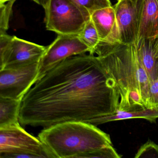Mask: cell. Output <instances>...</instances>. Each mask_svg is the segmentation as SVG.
<instances>
[{
	"instance_id": "cell-1",
	"label": "cell",
	"mask_w": 158,
	"mask_h": 158,
	"mask_svg": "<svg viewBox=\"0 0 158 158\" xmlns=\"http://www.w3.org/2000/svg\"><path fill=\"white\" fill-rule=\"evenodd\" d=\"M117 85L98 56L68 58L37 81L22 101L19 122L43 128L117 112Z\"/></svg>"
},
{
	"instance_id": "cell-2",
	"label": "cell",
	"mask_w": 158,
	"mask_h": 158,
	"mask_svg": "<svg viewBox=\"0 0 158 158\" xmlns=\"http://www.w3.org/2000/svg\"><path fill=\"white\" fill-rule=\"evenodd\" d=\"M95 53L117 85L120 97L118 110L130 111L148 108L150 81L135 44L99 41Z\"/></svg>"
},
{
	"instance_id": "cell-3",
	"label": "cell",
	"mask_w": 158,
	"mask_h": 158,
	"mask_svg": "<svg viewBox=\"0 0 158 158\" xmlns=\"http://www.w3.org/2000/svg\"><path fill=\"white\" fill-rule=\"evenodd\" d=\"M38 137L54 158H82L88 152L112 146L110 135L97 126L82 121L43 128Z\"/></svg>"
},
{
	"instance_id": "cell-4",
	"label": "cell",
	"mask_w": 158,
	"mask_h": 158,
	"mask_svg": "<svg viewBox=\"0 0 158 158\" xmlns=\"http://www.w3.org/2000/svg\"><path fill=\"white\" fill-rule=\"evenodd\" d=\"M46 13V28L58 35H78L91 19V14L71 0H50Z\"/></svg>"
},
{
	"instance_id": "cell-5",
	"label": "cell",
	"mask_w": 158,
	"mask_h": 158,
	"mask_svg": "<svg viewBox=\"0 0 158 158\" xmlns=\"http://www.w3.org/2000/svg\"><path fill=\"white\" fill-rule=\"evenodd\" d=\"M0 158H54L41 140L21 125L0 128Z\"/></svg>"
},
{
	"instance_id": "cell-6",
	"label": "cell",
	"mask_w": 158,
	"mask_h": 158,
	"mask_svg": "<svg viewBox=\"0 0 158 158\" xmlns=\"http://www.w3.org/2000/svg\"><path fill=\"white\" fill-rule=\"evenodd\" d=\"M47 48L7 34L0 35V70L39 63Z\"/></svg>"
},
{
	"instance_id": "cell-7",
	"label": "cell",
	"mask_w": 158,
	"mask_h": 158,
	"mask_svg": "<svg viewBox=\"0 0 158 158\" xmlns=\"http://www.w3.org/2000/svg\"><path fill=\"white\" fill-rule=\"evenodd\" d=\"M87 52L90 53V49L81 40L78 35H58L56 40L47 47L39 63L36 82L68 58Z\"/></svg>"
},
{
	"instance_id": "cell-8",
	"label": "cell",
	"mask_w": 158,
	"mask_h": 158,
	"mask_svg": "<svg viewBox=\"0 0 158 158\" xmlns=\"http://www.w3.org/2000/svg\"><path fill=\"white\" fill-rule=\"evenodd\" d=\"M144 0H120L114 5L119 41L134 45L138 39Z\"/></svg>"
},
{
	"instance_id": "cell-9",
	"label": "cell",
	"mask_w": 158,
	"mask_h": 158,
	"mask_svg": "<svg viewBox=\"0 0 158 158\" xmlns=\"http://www.w3.org/2000/svg\"><path fill=\"white\" fill-rule=\"evenodd\" d=\"M39 63L18 69L0 70V97L23 99L36 83Z\"/></svg>"
},
{
	"instance_id": "cell-10",
	"label": "cell",
	"mask_w": 158,
	"mask_h": 158,
	"mask_svg": "<svg viewBox=\"0 0 158 158\" xmlns=\"http://www.w3.org/2000/svg\"><path fill=\"white\" fill-rule=\"evenodd\" d=\"M157 39H139L135 44L137 54L147 71L150 84L158 78V58L155 56L154 51Z\"/></svg>"
},
{
	"instance_id": "cell-11",
	"label": "cell",
	"mask_w": 158,
	"mask_h": 158,
	"mask_svg": "<svg viewBox=\"0 0 158 158\" xmlns=\"http://www.w3.org/2000/svg\"><path fill=\"white\" fill-rule=\"evenodd\" d=\"M139 39H158V0H144Z\"/></svg>"
},
{
	"instance_id": "cell-12",
	"label": "cell",
	"mask_w": 158,
	"mask_h": 158,
	"mask_svg": "<svg viewBox=\"0 0 158 158\" xmlns=\"http://www.w3.org/2000/svg\"><path fill=\"white\" fill-rule=\"evenodd\" d=\"M134 118H142L148 120L151 123H155L156 120L158 119V106L145 108L130 111L118 110L114 114L95 118L89 120L87 123L97 126L112 121Z\"/></svg>"
},
{
	"instance_id": "cell-13",
	"label": "cell",
	"mask_w": 158,
	"mask_h": 158,
	"mask_svg": "<svg viewBox=\"0 0 158 158\" xmlns=\"http://www.w3.org/2000/svg\"><path fill=\"white\" fill-rule=\"evenodd\" d=\"M91 20L98 31L100 41L107 38L116 27L115 10L112 6L93 12Z\"/></svg>"
},
{
	"instance_id": "cell-14",
	"label": "cell",
	"mask_w": 158,
	"mask_h": 158,
	"mask_svg": "<svg viewBox=\"0 0 158 158\" xmlns=\"http://www.w3.org/2000/svg\"><path fill=\"white\" fill-rule=\"evenodd\" d=\"M22 101L0 97V128L20 124Z\"/></svg>"
},
{
	"instance_id": "cell-15",
	"label": "cell",
	"mask_w": 158,
	"mask_h": 158,
	"mask_svg": "<svg viewBox=\"0 0 158 158\" xmlns=\"http://www.w3.org/2000/svg\"><path fill=\"white\" fill-rule=\"evenodd\" d=\"M78 36L90 49L89 54L94 55V50L100 40L98 31L91 19L86 23Z\"/></svg>"
},
{
	"instance_id": "cell-16",
	"label": "cell",
	"mask_w": 158,
	"mask_h": 158,
	"mask_svg": "<svg viewBox=\"0 0 158 158\" xmlns=\"http://www.w3.org/2000/svg\"><path fill=\"white\" fill-rule=\"evenodd\" d=\"M16 0H11L7 3L0 4V35L7 34L13 6Z\"/></svg>"
},
{
	"instance_id": "cell-17",
	"label": "cell",
	"mask_w": 158,
	"mask_h": 158,
	"mask_svg": "<svg viewBox=\"0 0 158 158\" xmlns=\"http://www.w3.org/2000/svg\"><path fill=\"white\" fill-rule=\"evenodd\" d=\"M78 6L86 9L90 14L97 10L111 7L110 0H71Z\"/></svg>"
},
{
	"instance_id": "cell-18",
	"label": "cell",
	"mask_w": 158,
	"mask_h": 158,
	"mask_svg": "<svg viewBox=\"0 0 158 158\" xmlns=\"http://www.w3.org/2000/svg\"><path fill=\"white\" fill-rule=\"evenodd\" d=\"M135 158H158V145L148 140L140 147L135 156Z\"/></svg>"
},
{
	"instance_id": "cell-19",
	"label": "cell",
	"mask_w": 158,
	"mask_h": 158,
	"mask_svg": "<svg viewBox=\"0 0 158 158\" xmlns=\"http://www.w3.org/2000/svg\"><path fill=\"white\" fill-rule=\"evenodd\" d=\"M121 155L117 153L113 146L105 147L88 152L82 158H120Z\"/></svg>"
},
{
	"instance_id": "cell-20",
	"label": "cell",
	"mask_w": 158,
	"mask_h": 158,
	"mask_svg": "<svg viewBox=\"0 0 158 158\" xmlns=\"http://www.w3.org/2000/svg\"><path fill=\"white\" fill-rule=\"evenodd\" d=\"M157 106H158V78L151 83L148 100V108Z\"/></svg>"
},
{
	"instance_id": "cell-21",
	"label": "cell",
	"mask_w": 158,
	"mask_h": 158,
	"mask_svg": "<svg viewBox=\"0 0 158 158\" xmlns=\"http://www.w3.org/2000/svg\"><path fill=\"white\" fill-rule=\"evenodd\" d=\"M39 5L42 6L44 9H46L48 4L50 0H33Z\"/></svg>"
},
{
	"instance_id": "cell-22",
	"label": "cell",
	"mask_w": 158,
	"mask_h": 158,
	"mask_svg": "<svg viewBox=\"0 0 158 158\" xmlns=\"http://www.w3.org/2000/svg\"><path fill=\"white\" fill-rule=\"evenodd\" d=\"M154 51H155V56L157 58H158V39L156 40V43H155Z\"/></svg>"
},
{
	"instance_id": "cell-23",
	"label": "cell",
	"mask_w": 158,
	"mask_h": 158,
	"mask_svg": "<svg viewBox=\"0 0 158 158\" xmlns=\"http://www.w3.org/2000/svg\"><path fill=\"white\" fill-rule=\"evenodd\" d=\"M10 1L11 0H0V4H4Z\"/></svg>"
},
{
	"instance_id": "cell-24",
	"label": "cell",
	"mask_w": 158,
	"mask_h": 158,
	"mask_svg": "<svg viewBox=\"0 0 158 158\" xmlns=\"http://www.w3.org/2000/svg\"><path fill=\"white\" fill-rule=\"evenodd\" d=\"M118 1H120V0H118Z\"/></svg>"
}]
</instances>
